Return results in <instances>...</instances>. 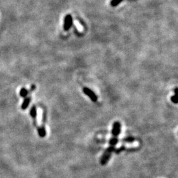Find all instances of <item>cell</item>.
<instances>
[{
	"label": "cell",
	"mask_w": 178,
	"mask_h": 178,
	"mask_svg": "<svg viewBox=\"0 0 178 178\" xmlns=\"http://www.w3.org/2000/svg\"><path fill=\"white\" fill-rule=\"evenodd\" d=\"M73 25V17L70 14L66 15L64 19L63 29L65 31H68Z\"/></svg>",
	"instance_id": "cell-2"
},
{
	"label": "cell",
	"mask_w": 178,
	"mask_h": 178,
	"mask_svg": "<svg viewBox=\"0 0 178 178\" xmlns=\"http://www.w3.org/2000/svg\"><path fill=\"white\" fill-rule=\"evenodd\" d=\"M124 0H111L110 2V6L111 7H116L118 6L119 3H121L122 2H124Z\"/></svg>",
	"instance_id": "cell-6"
},
{
	"label": "cell",
	"mask_w": 178,
	"mask_h": 178,
	"mask_svg": "<svg viewBox=\"0 0 178 178\" xmlns=\"http://www.w3.org/2000/svg\"><path fill=\"white\" fill-rule=\"evenodd\" d=\"M30 114H31L32 117L34 118V121L37 122V109H36L35 107H33L32 110H30Z\"/></svg>",
	"instance_id": "cell-7"
},
{
	"label": "cell",
	"mask_w": 178,
	"mask_h": 178,
	"mask_svg": "<svg viewBox=\"0 0 178 178\" xmlns=\"http://www.w3.org/2000/svg\"><path fill=\"white\" fill-rule=\"evenodd\" d=\"M29 102H30V99L29 98H27V99H25L24 102H23V104L22 106V108L23 109H26L28 104H29Z\"/></svg>",
	"instance_id": "cell-8"
},
{
	"label": "cell",
	"mask_w": 178,
	"mask_h": 178,
	"mask_svg": "<svg viewBox=\"0 0 178 178\" xmlns=\"http://www.w3.org/2000/svg\"><path fill=\"white\" fill-rule=\"evenodd\" d=\"M27 91L25 90V89H23L22 90H21V96H25L27 95Z\"/></svg>",
	"instance_id": "cell-10"
},
{
	"label": "cell",
	"mask_w": 178,
	"mask_h": 178,
	"mask_svg": "<svg viewBox=\"0 0 178 178\" xmlns=\"http://www.w3.org/2000/svg\"><path fill=\"white\" fill-rule=\"evenodd\" d=\"M83 93L90 98V100H92L93 102H96V101L98 100V97L96 95V94L93 92L92 90H90V89L87 87H84L83 89Z\"/></svg>",
	"instance_id": "cell-3"
},
{
	"label": "cell",
	"mask_w": 178,
	"mask_h": 178,
	"mask_svg": "<svg viewBox=\"0 0 178 178\" xmlns=\"http://www.w3.org/2000/svg\"><path fill=\"white\" fill-rule=\"evenodd\" d=\"M171 101L173 103L177 104V94H175L174 96H172L171 97Z\"/></svg>",
	"instance_id": "cell-9"
},
{
	"label": "cell",
	"mask_w": 178,
	"mask_h": 178,
	"mask_svg": "<svg viewBox=\"0 0 178 178\" xmlns=\"http://www.w3.org/2000/svg\"><path fill=\"white\" fill-rule=\"evenodd\" d=\"M119 141L118 139V136H114L112 135L111 137V138L110 139L109 141V146H111V147H114L116 146V145L118 144V142Z\"/></svg>",
	"instance_id": "cell-5"
},
{
	"label": "cell",
	"mask_w": 178,
	"mask_h": 178,
	"mask_svg": "<svg viewBox=\"0 0 178 178\" xmlns=\"http://www.w3.org/2000/svg\"><path fill=\"white\" fill-rule=\"evenodd\" d=\"M121 133V124L119 121H115L113 124L111 135L114 136H119Z\"/></svg>",
	"instance_id": "cell-4"
},
{
	"label": "cell",
	"mask_w": 178,
	"mask_h": 178,
	"mask_svg": "<svg viewBox=\"0 0 178 178\" xmlns=\"http://www.w3.org/2000/svg\"><path fill=\"white\" fill-rule=\"evenodd\" d=\"M114 150H115L114 147L111 146H108V148L106 149L105 152H104V154L100 159V164L102 166H104L108 163L111 156V154L113 153Z\"/></svg>",
	"instance_id": "cell-1"
}]
</instances>
